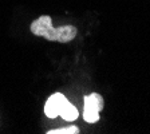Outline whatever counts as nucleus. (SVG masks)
<instances>
[{
  "mask_svg": "<svg viewBox=\"0 0 150 134\" xmlns=\"http://www.w3.org/2000/svg\"><path fill=\"white\" fill-rule=\"evenodd\" d=\"M30 30L35 36H42L47 40L59 42V43H69L78 35V28L71 24L55 28L52 26L51 16L48 15H42L36 20H34L30 26Z\"/></svg>",
  "mask_w": 150,
  "mask_h": 134,
  "instance_id": "1",
  "label": "nucleus"
},
{
  "mask_svg": "<svg viewBox=\"0 0 150 134\" xmlns=\"http://www.w3.org/2000/svg\"><path fill=\"white\" fill-rule=\"evenodd\" d=\"M44 114L48 118L54 119L56 117H62L64 121H75L78 118L76 107L69 102V99L62 93L52 94L44 103Z\"/></svg>",
  "mask_w": 150,
  "mask_h": 134,
  "instance_id": "2",
  "label": "nucleus"
},
{
  "mask_svg": "<svg viewBox=\"0 0 150 134\" xmlns=\"http://www.w3.org/2000/svg\"><path fill=\"white\" fill-rule=\"evenodd\" d=\"M105 101L103 97L98 93H91L84 97L83 107V119L88 123H95L99 121V111L103 109Z\"/></svg>",
  "mask_w": 150,
  "mask_h": 134,
  "instance_id": "3",
  "label": "nucleus"
},
{
  "mask_svg": "<svg viewBox=\"0 0 150 134\" xmlns=\"http://www.w3.org/2000/svg\"><path fill=\"white\" fill-rule=\"evenodd\" d=\"M79 133V128L78 126H67V128H62V129H54V130L47 131V134H78Z\"/></svg>",
  "mask_w": 150,
  "mask_h": 134,
  "instance_id": "4",
  "label": "nucleus"
}]
</instances>
